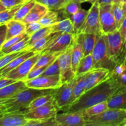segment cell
<instances>
[{
	"label": "cell",
	"instance_id": "cell-1",
	"mask_svg": "<svg viewBox=\"0 0 126 126\" xmlns=\"http://www.w3.org/2000/svg\"><path fill=\"white\" fill-rule=\"evenodd\" d=\"M124 90H126V87L121 86L110 74L108 79L86 91L64 112L82 111L94 105L107 101L115 93Z\"/></svg>",
	"mask_w": 126,
	"mask_h": 126
},
{
	"label": "cell",
	"instance_id": "cell-2",
	"mask_svg": "<svg viewBox=\"0 0 126 126\" xmlns=\"http://www.w3.org/2000/svg\"><path fill=\"white\" fill-rule=\"evenodd\" d=\"M55 89H38L28 87L14 97L1 101L0 112L23 111L36 98L53 93Z\"/></svg>",
	"mask_w": 126,
	"mask_h": 126
},
{
	"label": "cell",
	"instance_id": "cell-3",
	"mask_svg": "<svg viewBox=\"0 0 126 126\" xmlns=\"http://www.w3.org/2000/svg\"><path fill=\"white\" fill-rule=\"evenodd\" d=\"M126 122V110L108 108L89 118L85 126H124Z\"/></svg>",
	"mask_w": 126,
	"mask_h": 126
},
{
	"label": "cell",
	"instance_id": "cell-4",
	"mask_svg": "<svg viewBox=\"0 0 126 126\" xmlns=\"http://www.w3.org/2000/svg\"><path fill=\"white\" fill-rule=\"evenodd\" d=\"M104 34L110 57L117 64L124 63L126 58V43L122 40L119 30Z\"/></svg>",
	"mask_w": 126,
	"mask_h": 126
},
{
	"label": "cell",
	"instance_id": "cell-5",
	"mask_svg": "<svg viewBox=\"0 0 126 126\" xmlns=\"http://www.w3.org/2000/svg\"><path fill=\"white\" fill-rule=\"evenodd\" d=\"M91 55L94 61L93 68L106 69L111 73L116 66V63L110 57L107 52L104 34H101L97 39Z\"/></svg>",
	"mask_w": 126,
	"mask_h": 126
},
{
	"label": "cell",
	"instance_id": "cell-6",
	"mask_svg": "<svg viewBox=\"0 0 126 126\" xmlns=\"http://www.w3.org/2000/svg\"><path fill=\"white\" fill-rule=\"evenodd\" d=\"M76 81L75 76L71 81L63 83L54 91L53 101L59 111H64L75 102L73 89Z\"/></svg>",
	"mask_w": 126,
	"mask_h": 126
},
{
	"label": "cell",
	"instance_id": "cell-7",
	"mask_svg": "<svg viewBox=\"0 0 126 126\" xmlns=\"http://www.w3.org/2000/svg\"><path fill=\"white\" fill-rule=\"evenodd\" d=\"M99 7V4L97 2L92 4L89 10L84 23L78 33H93L97 35L103 34L100 23Z\"/></svg>",
	"mask_w": 126,
	"mask_h": 126
},
{
	"label": "cell",
	"instance_id": "cell-8",
	"mask_svg": "<svg viewBox=\"0 0 126 126\" xmlns=\"http://www.w3.org/2000/svg\"><path fill=\"white\" fill-rule=\"evenodd\" d=\"M40 55L41 52H38L31 57L27 59L22 63L20 64L18 66L7 73L4 77L15 81H19V80L24 81L28 74L30 72L36 63Z\"/></svg>",
	"mask_w": 126,
	"mask_h": 126
},
{
	"label": "cell",
	"instance_id": "cell-9",
	"mask_svg": "<svg viewBox=\"0 0 126 126\" xmlns=\"http://www.w3.org/2000/svg\"><path fill=\"white\" fill-rule=\"evenodd\" d=\"M99 17L103 34H108L118 30L115 18L112 12V4L100 6Z\"/></svg>",
	"mask_w": 126,
	"mask_h": 126
},
{
	"label": "cell",
	"instance_id": "cell-10",
	"mask_svg": "<svg viewBox=\"0 0 126 126\" xmlns=\"http://www.w3.org/2000/svg\"><path fill=\"white\" fill-rule=\"evenodd\" d=\"M71 50L72 45L58 57L60 79L62 84L71 81L75 77L71 66Z\"/></svg>",
	"mask_w": 126,
	"mask_h": 126
},
{
	"label": "cell",
	"instance_id": "cell-11",
	"mask_svg": "<svg viewBox=\"0 0 126 126\" xmlns=\"http://www.w3.org/2000/svg\"><path fill=\"white\" fill-rule=\"evenodd\" d=\"M75 34L71 33H60L57 36L51 43L44 49L41 53L53 52V53H62L68 49L73 44Z\"/></svg>",
	"mask_w": 126,
	"mask_h": 126
},
{
	"label": "cell",
	"instance_id": "cell-12",
	"mask_svg": "<svg viewBox=\"0 0 126 126\" xmlns=\"http://www.w3.org/2000/svg\"><path fill=\"white\" fill-rule=\"evenodd\" d=\"M25 82L28 87L38 89H55L62 84L60 75L52 76H40L33 79L25 81Z\"/></svg>",
	"mask_w": 126,
	"mask_h": 126
},
{
	"label": "cell",
	"instance_id": "cell-13",
	"mask_svg": "<svg viewBox=\"0 0 126 126\" xmlns=\"http://www.w3.org/2000/svg\"><path fill=\"white\" fill-rule=\"evenodd\" d=\"M53 100L30 111L25 113L27 119H43L54 118L59 111Z\"/></svg>",
	"mask_w": 126,
	"mask_h": 126
},
{
	"label": "cell",
	"instance_id": "cell-14",
	"mask_svg": "<svg viewBox=\"0 0 126 126\" xmlns=\"http://www.w3.org/2000/svg\"><path fill=\"white\" fill-rule=\"evenodd\" d=\"M55 119L59 126H85L86 121L82 111L63 112L57 113Z\"/></svg>",
	"mask_w": 126,
	"mask_h": 126
},
{
	"label": "cell",
	"instance_id": "cell-15",
	"mask_svg": "<svg viewBox=\"0 0 126 126\" xmlns=\"http://www.w3.org/2000/svg\"><path fill=\"white\" fill-rule=\"evenodd\" d=\"M27 122L23 111L0 112V126H26Z\"/></svg>",
	"mask_w": 126,
	"mask_h": 126
},
{
	"label": "cell",
	"instance_id": "cell-16",
	"mask_svg": "<svg viewBox=\"0 0 126 126\" xmlns=\"http://www.w3.org/2000/svg\"><path fill=\"white\" fill-rule=\"evenodd\" d=\"M84 56L83 33L75 34L71 50V66L75 74L80 61Z\"/></svg>",
	"mask_w": 126,
	"mask_h": 126
},
{
	"label": "cell",
	"instance_id": "cell-17",
	"mask_svg": "<svg viewBox=\"0 0 126 126\" xmlns=\"http://www.w3.org/2000/svg\"><path fill=\"white\" fill-rule=\"evenodd\" d=\"M110 74L109 70L103 68H93L89 71L86 77L85 92L108 79Z\"/></svg>",
	"mask_w": 126,
	"mask_h": 126
},
{
	"label": "cell",
	"instance_id": "cell-18",
	"mask_svg": "<svg viewBox=\"0 0 126 126\" xmlns=\"http://www.w3.org/2000/svg\"><path fill=\"white\" fill-rule=\"evenodd\" d=\"M27 88L28 87L25 81L23 80L16 81L13 83L2 87L0 89V102L14 97Z\"/></svg>",
	"mask_w": 126,
	"mask_h": 126
},
{
	"label": "cell",
	"instance_id": "cell-19",
	"mask_svg": "<svg viewBox=\"0 0 126 126\" xmlns=\"http://www.w3.org/2000/svg\"><path fill=\"white\" fill-rule=\"evenodd\" d=\"M5 24L7 27L6 41L25 33L27 28V25L23 21L15 19L11 20Z\"/></svg>",
	"mask_w": 126,
	"mask_h": 126
},
{
	"label": "cell",
	"instance_id": "cell-20",
	"mask_svg": "<svg viewBox=\"0 0 126 126\" xmlns=\"http://www.w3.org/2000/svg\"><path fill=\"white\" fill-rule=\"evenodd\" d=\"M48 11L49 9L44 5L38 3V2H36L34 6L32 7L27 16L22 21L26 24L32 23V22H39Z\"/></svg>",
	"mask_w": 126,
	"mask_h": 126
},
{
	"label": "cell",
	"instance_id": "cell-21",
	"mask_svg": "<svg viewBox=\"0 0 126 126\" xmlns=\"http://www.w3.org/2000/svg\"><path fill=\"white\" fill-rule=\"evenodd\" d=\"M108 108L126 110V90L116 92L107 100Z\"/></svg>",
	"mask_w": 126,
	"mask_h": 126
},
{
	"label": "cell",
	"instance_id": "cell-22",
	"mask_svg": "<svg viewBox=\"0 0 126 126\" xmlns=\"http://www.w3.org/2000/svg\"><path fill=\"white\" fill-rule=\"evenodd\" d=\"M60 34L59 33H50L46 36L41 38L37 41L36 42L32 44L29 47H27L25 50H28V51L34 52L38 53L41 52L43 51L44 49H46L47 46L51 43L52 41L55 38L57 35Z\"/></svg>",
	"mask_w": 126,
	"mask_h": 126
},
{
	"label": "cell",
	"instance_id": "cell-23",
	"mask_svg": "<svg viewBox=\"0 0 126 126\" xmlns=\"http://www.w3.org/2000/svg\"><path fill=\"white\" fill-rule=\"evenodd\" d=\"M51 27V33H71L75 34L73 25L70 18L60 20Z\"/></svg>",
	"mask_w": 126,
	"mask_h": 126
},
{
	"label": "cell",
	"instance_id": "cell-24",
	"mask_svg": "<svg viewBox=\"0 0 126 126\" xmlns=\"http://www.w3.org/2000/svg\"><path fill=\"white\" fill-rule=\"evenodd\" d=\"M36 53L34 52H31L27 50V52H25V53H23L22 55H19L17 57H16V59H14L10 63H9L7 65L4 66V67L2 68L0 70H1V73H2V77H4L6 74L8 72H9L10 71H11L12 70L14 69L15 68H16L17 66H18V65L20 63H22L23 62H24L25 60H27L28 58L31 57L32 56L34 55V54H36Z\"/></svg>",
	"mask_w": 126,
	"mask_h": 126
},
{
	"label": "cell",
	"instance_id": "cell-25",
	"mask_svg": "<svg viewBox=\"0 0 126 126\" xmlns=\"http://www.w3.org/2000/svg\"><path fill=\"white\" fill-rule=\"evenodd\" d=\"M100 36L93 33H83V52L84 56L92 54Z\"/></svg>",
	"mask_w": 126,
	"mask_h": 126
},
{
	"label": "cell",
	"instance_id": "cell-26",
	"mask_svg": "<svg viewBox=\"0 0 126 126\" xmlns=\"http://www.w3.org/2000/svg\"><path fill=\"white\" fill-rule=\"evenodd\" d=\"M88 12L89 11H86V10L81 8L76 14H75L70 17V20H71L73 25L75 34L78 33L80 29L84 23L86 17L88 14Z\"/></svg>",
	"mask_w": 126,
	"mask_h": 126
},
{
	"label": "cell",
	"instance_id": "cell-27",
	"mask_svg": "<svg viewBox=\"0 0 126 126\" xmlns=\"http://www.w3.org/2000/svg\"><path fill=\"white\" fill-rule=\"evenodd\" d=\"M94 68L93 58L91 54L84 56L80 61L77 69H76L75 76H79L87 73L92 70Z\"/></svg>",
	"mask_w": 126,
	"mask_h": 126
},
{
	"label": "cell",
	"instance_id": "cell-28",
	"mask_svg": "<svg viewBox=\"0 0 126 126\" xmlns=\"http://www.w3.org/2000/svg\"><path fill=\"white\" fill-rule=\"evenodd\" d=\"M108 108V103H107V101H105V102H101L98 104L94 105L92 107H89V108H86V109L84 110L81 111H82L84 119H85V121H87L89 118H91L92 116L102 113Z\"/></svg>",
	"mask_w": 126,
	"mask_h": 126
},
{
	"label": "cell",
	"instance_id": "cell-29",
	"mask_svg": "<svg viewBox=\"0 0 126 126\" xmlns=\"http://www.w3.org/2000/svg\"><path fill=\"white\" fill-rule=\"evenodd\" d=\"M60 53H53L49 52L43 53L41 52L40 56L38 58L36 63L34 65L32 70H34L38 68H40L41 66L51 63L60 55Z\"/></svg>",
	"mask_w": 126,
	"mask_h": 126
},
{
	"label": "cell",
	"instance_id": "cell-30",
	"mask_svg": "<svg viewBox=\"0 0 126 126\" xmlns=\"http://www.w3.org/2000/svg\"><path fill=\"white\" fill-rule=\"evenodd\" d=\"M81 9V2L79 0H68L60 11L65 18H70Z\"/></svg>",
	"mask_w": 126,
	"mask_h": 126
},
{
	"label": "cell",
	"instance_id": "cell-31",
	"mask_svg": "<svg viewBox=\"0 0 126 126\" xmlns=\"http://www.w3.org/2000/svg\"><path fill=\"white\" fill-rule=\"evenodd\" d=\"M87 75V73L84 74V75H79V76H76V81L73 89L75 101L79 98L85 92L86 86V80Z\"/></svg>",
	"mask_w": 126,
	"mask_h": 126
},
{
	"label": "cell",
	"instance_id": "cell-32",
	"mask_svg": "<svg viewBox=\"0 0 126 126\" xmlns=\"http://www.w3.org/2000/svg\"><path fill=\"white\" fill-rule=\"evenodd\" d=\"M60 20L59 16V11H51L49 10L41 19L39 21L43 27H50Z\"/></svg>",
	"mask_w": 126,
	"mask_h": 126
},
{
	"label": "cell",
	"instance_id": "cell-33",
	"mask_svg": "<svg viewBox=\"0 0 126 126\" xmlns=\"http://www.w3.org/2000/svg\"><path fill=\"white\" fill-rule=\"evenodd\" d=\"M35 4L36 1L34 0H28L25 1L17 10L14 17V19L21 21L23 20Z\"/></svg>",
	"mask_w": 126,
	"mask_h": 126
},
{
	"label": "cell",
	"instance_id": "cell-34",
	"mask_svg": "<svg viewBox=\"0 0 126 126\" xmlns=\"http://www.w3.org/2000/svg\"><path fill=\"white\" fill-rule=\"evenodd\" d=\"M36 2L44 5L49 10L60 11L63 8L68 0H34Z\"/></svg>",
	"mask_w": 126,
	"mask_h": 126
},
{
	"label": "cell",
	"instance_id": "cell-35",
	"mask_svg": "<svg viewBox=\"0 0 126 126\" xmlns=\"http://www.w3.org/2000/svg\"><path fill=\"white\" fill-rule=\"evenodd\" d=\"M54 92L47 95H43L39 96V97L36 98L30 104L28 108L23 111V112L24 113H27V112L33 110L35 109V108H38V107H40V106L46 104V103L49 102V101L53 100V94H54Z\"/></svg>",
	"mask_w": 126,
	"mask_h": 126
},
{
	"label": "cell",
	"instance_id": "cell-36",
	"mask_svg": "<svg viewBox=\"0 0 126 126\" xmlns=\"http://www.w3.org/2000/svg\"><path fill=\"white\" fill-rule=\"evenodd\" d=\"M112 12L115 18L117 28L119 30L126 17L123 10V2L119 4H112Z\"/></svg>",
	"mask_w": 126,
	"mask_h": 126
},
{
	"label": "cell",
	"instance_id": "cell-37",
	"mask_svg": "<svg viewBox=\"0 0 126 126\" xmlns=\"http://www.w3.org/2000/svg\"><path fill=\"white\" fill-rule=\"evenodd\" d=\"M29 39L30 36H27L25 38H23V39H22V40H20V41H18V43H16L14 45H13L12 47H11L9 49L5 50L3 52L1 53V54H0V58L2 57L4 55L11 54V53L17 52H20L22 51V50H25V48L27 47V45H28Z\"/></svg>",
	"mask_w": 126,
	"mask_h": 126
},
{
	"label": "cell",
	"instance_id": "cell-38",
	"mask_svg": "<svg viewBox=\"0 0 126 126\" xmlns=\"http://www.w3.org/2000/svg\"><path fill=\"white\" fill-rule=\"evenodd\" d=\"M50 33H51V27H43L39 30L36 32L35 33H34L32 35L30 36L29 41H28V44L27 47L32 46V44H34L35 42H36L39 39L46 36Z\"/></svg>",
	"mask_w": 126,
	"mask_h": 126
},
{
	"label": "cell",
	"instance_id": "cell-39",
	"mask_svg": "<svg viewBox=\"0 0 126 126\" xmlns=\"http://www.w3.org/2000/svg\"><path fill=\"white\" fill-rule=\"evenodd\" d=\"M23 4L15 6V7H11V8L6 9L4 11H1L0 12V25L5 24L11 20L14 19V17L16 12Z\"/></svg>",
	"mask_w": 126,
	"mask_h": 126
},
{
	"label": "cell",
	"instance_id": "cell-40",
	"mask_svg": "<svg viewBox=\"0 0 126 126\" xmlns=\"http://www.w3.org/2000/svg\"><path fill=\"white\" fill-rule=\"evenodd\" d=\"M26 126H59L54 118L43 119H28Z\"/></svg>",
	"mask_w": 126,
	"mask_h": 126
},
{
	"label": "cell",
	"instance_id": "cell-41",
	"mask_svg": "<svg viewBox=\"0 0 126 126\" xmlns=\"http://www.w3.org/2000/svg\"><path fill=\"white\" fill-rule=\"evenodd\" d=\"M60 67H59V60H58L57 57L47 67L45 71L43 73L41 76H57V75H60Z\"/></svg>",
	"mask_w": 126,
	"mask_h": 126
},
{
	"label": "cell",
	"instance_id": "cell-42",
	"mask_svg": "<svg viewBox=\"0 0 126 126\" xmlns=\"http://www.w3.org/2000/svg\"><path fill=\"white\" fill-rule=\"evenodd\" d=\"M27 36L28 35H27L25 33H22V34H19V35L18 36H16L13 37V38L6 41L4 43V44L2 45L1 49H0V54L3 52H4L5 50H7L8 49H9L11 47H12V46L14 45L16 43H18V41H20V40L23 39V38H25L26 36Z\"/></svg>",
	"mask_w": 126,
	"mask_h": 126
},
{
	"label": "cell",
	"instance_id": "cell-43",
	"mask_svg": "<svg viewBox=\"0 0 126 126\" xmlns=\"http://www.w3.org/2000/svg\"><path fill=\"white\" fill-rule=\"evenodd\" d=\"M27 51V50H23L22 51L11 53V54H7V55H5L4 56H2V57L0 58V69L4 67L9 63L11 62L12 60H13L16 57H17L19 55H22V54H23V53H25Z\"/></svg>",
	"mask_w": 126,
	"mask_h": 126
},
{
	"label": "cell",
	"instance_id": "cell-44",
	"mask_svg": "<svg viewBox=\"0 0 126 126\" xmlns=\"http://www.w3.org/2000/svg\"><path fill=\"white\" fill-rule=\"evenodd\" d=\"M50 64L45 65V66H41V67L40 68H36L34 69V70H31L30 72L28 74L27 77H26L25 79H24V81L33 79H34L36 78H38L39 77V76H40L41 75L43 74V73L45 71V70L47 68V67Z\"/></svg>",
	"mask_w": 126,
	"mask_h": 126
},
{
	"label": "cell",
	"instance_id": "cell-45",
	"mask_svg": "<svg viewBox=\"0 0 126 126\" xmlns=\"http://www.w3.org/2000/svg\"><path fill=\"white\" fill-rule=\"evenodd\" d=\"M26 25H27V28H26L25 33L29 36H30L33 33H35L36 32L39 30L40 28L43 27V26L41 25V23L39 22H32V23H28V24Z\"/></svg>",
	"mask_w": 126,
	"mask_h": 126
},
{
	"label": "cell",
	"instance_id": "cell-46",
	"mask_svg": "<svg viewBox=\"0 0 126 126\" xmlns=\"http://www.w3.org/2000/svg\"><path fill=\"white\" fill-rule=\"evenodd\" d=\"M26 0H0V2L6 9H9L24 3Z\"/></svg>",
	"mask_w": 126,
	"mask_h": 126
},
{
	"label": "cell",
	"instance_id": "cell-47",
	"mask_svg": "<svg viewBox=\"0 0 126 126\" xmlns=\"http://www.w3.org/2000/svg\"><path fill=\"white\" fill-rule=\"evenodd\" d=\"M7 27L6 24L0 25V49L6 41Z\"/></svg>",
	"mask_w": 126,
	"mask_h": 126
},
{
	"label": "cell",
	"instance_id": "cell-48",
	"mask_svg": "<svg viewBox=\"0 0 126 126\" xmlns=\"http://www.w3.org/2000/svg\"><path fill=\"white\" fill-rule=\"evenodd\" d=\"M126 71V65L124 63L117 64L111 73L115 75H121Z\"/></svg>",
	"mask_w": 126,
	"mask_h": 126
},
{
	"label": "cell",
	"instance_id": "cell-49",
	"mask_svg": "<svg viewBox=\"0 0 126 126\" xmlns=\"http://www.w3.org/2000/svg\"><path fill=\"white\" fill-rule=\"evenodd\" d=\"M111 75H112L117 80L118 82L121 86L126 87V71L121 75H115L111 73Z\"/></svg>",
	"mask_w": 126,
	"mask_h": 126
},
{
	"label": "cell",
	"instance_id": "cell-50",
	"mask_svg": "<svg viewBox=\"0 0 126 126\" xmlns=\"http://www.w3.org/2000/svg\"><path fill=\"white\" fill-rule=\"evenodd\" d=\"M119 32L120 33L122 40L124 43H126V17L123 20L120 28H119Z\"/></svg>",
	"mask_w": 126,
	"mask_h": 126
},
{
	"label": "cell",
	"instance_id": "cell-51",
	"mask_svg": "<svg viewBox=\"0 0 126 126\" xmlns=\"http://www.w3.org/2000/svg\"><path fill=\"white\" fill-rule=\"evenodd\" d=\"M81 3L85 2H90L92 4L95 2H97L99 4V6L104 4H112V0H79Z\"/></svg>",
	"mask_w": 126,
	"mask_h": 126
},
{
	"label": "cell",
	"instance_id": "cell-52",
	"mask_svg": "<svg viewBox=\"0 0 126 126\" xmlns=\"http://www.w3.org/2000/svg\"><path fill=\"white\" fill-rule=\"evenodd\" d=\"M16 81H15V80L6 78L5 77L0 78V89L7 86V85L13 83V82H16Z\"/></svg>",
	"mask_w": 126,
	"mask_h": 126
},
{
	"label": "cell",
	"instance_id": "cell-53",
	"mask_svg": "<svg viewBox=\"0 0 126 126\" xmlns=\"http://www.w3.org/2000/svg\"><path fill=\"white\" fill-rule=\"evenodd\" d=\"M123 0H112V4L122 3Z\"/></svg>",
	"mask_w": 126,
	"mask_h": 126
},
{
	"label": "cell",
	"instance_id": "cell-54",
	"mask_svg": "<svg viewBox=\"0 0 126 126\" xmlns=\"http://www.w3.org/2000/svg\"><path fill=\"white\" fill-rule=\"evenodd\" d=\"M123 10H124V15H125V17H126V2H123Z\"/></svg>",
	"mask_w": 126,
	"mask_h": 126
},
{
	"label": "cell",
	"instance_id": "cell-55",
	"mask_svg": "<svg viewBox=\"0 0 126 126\" xmlns=\"http://www.w3.org/2000/svg\"><path fill=\"white\" fill-rule=\"evenodd\" d=\"M5 9H6L5 8V7H4L3 6H2V4H1V2H0V12H1V11H4Z\"/></svg>",
	"mask_w": 126,
	"mask_h": 126
},
{
	"label": "cell",
	"instance_id": "cell-56",
	"mask_svg": "<svg viewBox=\"0 0 126 126\" xmlns=\"http://www.w3.org/2000/svg\"><path fill=\"white\" fill-rule=\"evenodd\" d=\"M2 77V73H1V70H0V78Z\"/></svg>",
	"mask_w": 126,
	"mask_h": 126
},
{
	"label": "cell",
	"instance_id": "cell-57",
	"mask_svg": "<svg viewBox=\"0 0 126 126\" xmlns=\"http://www.w3.org/2000/svg\"><path fill=\"white\" fill-rule=\"evenodd\" d=\"M124 64H125V65H126V59H125V61H124Z\"/></svg>",
	"mask_w": 126,
	"mask_h": 126
},
{
	"label": "cell",
	"instance_id": "cell-58",
	"mask_svg": "<svg viewBox=\"0 0 126 126\" xmlns=\"http://www.w3.org/2000/svg\"><path fill=\"white\" fill-rule=\"evenodd\" d=\"M126 2V0H123V2Z\"/></svg>",
	"mask_w": 126,
	"mask_h": 126
},
{
	"label": "cell",
	"instance_id": "cell-59",
	"mask_svg": "<svg viewBox=\"0 0 126 126\" xmlns=\"http://www.w3.org/2000/svg\"><path fill=\"white\" fill-rule=\"evenodd\" d=\"M124 126H126V123L125 124H124Z\"/></svg>",
	"mask_w": 126,
	"mask_h": 126
},
{
	"label": "cell",
	"instance_id": "cell-60",
	"mask_svg": "<svg viewBox=\"0 0 126 126\" xmlns=\"http://www.w3.org/2000/svg\"><path fill=\"white\" fill-rule=\"evenodd\" d=\"M28 1V0H26V1Z\"/></svg>",
	"mask_w": 126,
	"mask_h": 126
},
{
	"label": "cell",
	"instance_id": "cell-61",
	"mask_svg": "<svg viewBox=\"0 0 126 126\" xmlns=\"http://www.w3.org/2000/svg\"><path fill=\"white\" fill-rule=\"evenodd\" d=\"M126 123H125V124H126Z\"/></svg>",
	"mask_w": 126,
	"mask_h": 126
}]
</instances>
